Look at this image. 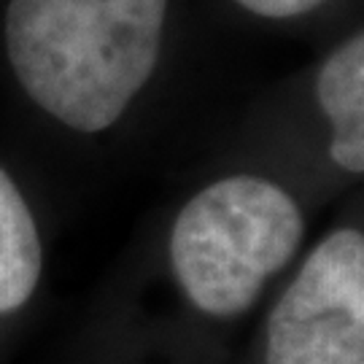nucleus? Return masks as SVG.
Masks as SVG:
<instances>
[{
	"label": "nucleus",
	"instance_id": "1",
	"mask_svg": "<svg viewBox=\"0 0 364 364\" xmlns=\"http://www.w3.org/2000/svg\"><path fill=\"white\" fill-rule=\"evenodd\" d=\"M168 3L11 0L3 41L14 78L68 130H108L154 73Z\"/></svg>",
	"mask_w": 364,
	"mask_h": 364
},
{
	"label": "nucleus",
	"instance_id": "2",
	"mask_svg": "<svg viewBox=\"0 0 364 364\" xmlns=\"http://www.w3.org/2000/svg\"><path fill=\"white\" fill-rule=\"evenodd\" d=\"M302 232V213L281 186L254 176L221 178L197 192L173 224V273L195 308L230 318L248 311L291 262Z\"/></svg>",
	"mask_w": 364,
	"mask_h": 364
},
{
	"label": "nucleus",
	"instance_id": "3",
	"mask_svg": "<svg viewBox=\"0 0 364 364\" xmlns=\"http://www.w3.org/2000/svg\"><path fill=\"white\" fill-rule=\"evenodd\" d=\"M364 359V235L338 230L313 248L267 321V364Z\"/></svg>",
	"mask_w": 364,
	"mask_h": 364
},
{
	"label": "nucleus",
	"instance_id": "4",
	"mask_svg": "<svg viewBox=\"0 0 364 364\" xmlns=\"http://www.w3.org/2000/svg\"><path fill=\"white\" fill-rule=\"evenodd\" d=\"M316 95L332 124V159L348 173H364V30L329 54Z\"/></svg>",
	"mask_w": 364,
	"mask_h": 364
},
{
	"label": "nucleus",
	"instance_id": "5",
	"mask_svg": "<svg viewBox=\"0 0 364 364\" xmlns=\"http://www.w3.org/2000/svg\"><path fill=\"white\" fill-rule=\"evenodd\" d=\"M41 273L43 243L36 216L14 178L0 168V316L27 305Z\"/></svg>",
	"mask_w": 364,
	"mask_h": 364
},
{
	"label": "nucleus",
	"instance_id": "6",
	"mask_svg": "<svg viewBox=\"0 0 364 364\" xmlns=\"http://www.w3.org/2000/svg\"><path fill=\"white\" fill-rule=\"evenodd\" d=\"M235 3L264 19H291V16L313 11L324 0H235Z\"/></svg>",
	"mask_w": 364,
	"mask_h": 364
},
{
	"label": "nucleus",
	"instance_id": "7",
	"mask_svg": "<svg viewBox=\"0 0 364 364\" xmlns=\"http://www.w3.org/2000/svg\"><path fill=\"white\" fill-rule=\"evenodd\" d=\"M359 364H364V359H362V362H359Z\"/></svg>",
	"mask_w": 364,
	"mask_h": 364
}]
</instances>
